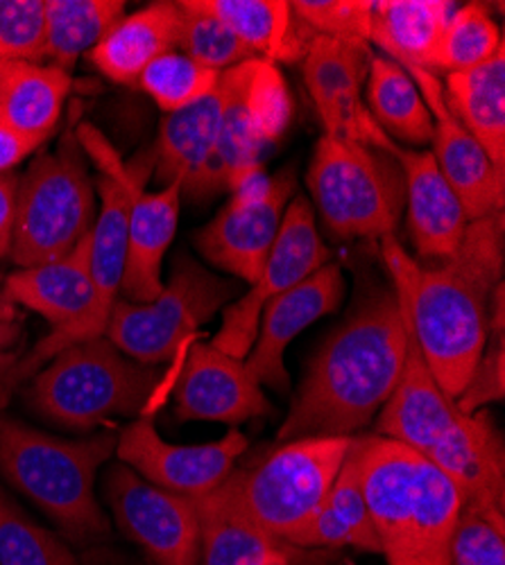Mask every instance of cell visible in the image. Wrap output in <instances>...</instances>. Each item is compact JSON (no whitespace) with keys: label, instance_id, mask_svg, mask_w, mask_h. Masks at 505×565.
<instances>
[{"label":"cell","instance_id":"cell-1","mask_svg":"<svg viewBox=\"0 0 505 565\" xmlns=\"http://www.w3.org/2000/svg\"><path fill=\"white\" fill-rule=\"evenodd\" d=\"M394 286L408 301L412 333L442 392L455 401L487 347L492 295L503 282V213L467 224L457 249L438 265H420L397 243L381 241Z\"/></svg>","mask_w":505,"mask_h":565},{"label":"cell","instance_id":"cell-2","mask_svg":"<svg viewBox=\"0 0 505 565\" xmlns=\"http://www.w3.org/2000/svg\"><path fill=\"white\" fill-rule=\"evenodd\" d=\"M406 349L408 306L401 290L392 286L360 297L311 360L277 441L356 437L392 396Z\"/></svg>","mask_w":505,"mask_h":565},{"label":"cell","instance_id":"cell-3","mask_svg":"<svg viewBox=\"0 0 505 565\" xmlns=\"http://www.w3.org/2000/svg\"><path fill=\"white\" fill-rule=\"evenodd\" d=\"M360 487L388 565H451V534L465 502L422 452L372 435L356 437Z\"/></svg>","mask_w":505,"mask_h":565},{"label":"cell","instance_id":"cell-4","mask_svg":"<svg viewBox=\"0 0 505 565\" xmlns=\"http://www.w3.org/2000/svg\"><path fill=\"white\" fill-rule=\"evenodd\" d=\"M118 435L66 441L0 412V473L75 543L107 541L109 518L94 495L98 468L116 455Z\"/></svg>","mask_w":505,"mask_h":565},{"label":"cell","instance_id":"cell-5","mask_svg":"<svg viewBox=\"0 0 505 565\" xmlns=\"http://www.w3.org/2000/svg\"><path fill=\"white\" fill-rule=\"evenodd\" d=\"M354 437H306L280 444L234 468L213 491L254 527L291 545L323 507Z\"/></svg>","mask_w":505,"mask_h":565},{"label":"cell","instance_id":"cell-6","mask_svg":"<svg viewBox=\"0 0 505 565\" xmlns=\"http://www.w3.org/2000/svg\"><path fill=\"white\" fill-rule=\"evenodd\" d=\"M25 387L30 409L69 430H91L112 416L146 409L159 371L120 353L105 335L64 349Z\"/></svg>","mask_w":505,"mask_h":565},{"label":"cell","instance_id":"cell-7","mask_svg":"<svg viewBox=\"0 0 505 565\" xmlns=\"http://www.w3.org/2000/svg\"><path fill=\"white\" fill-rule=\"evenodd\" d=\"M96 195L77 129H69L55 152H41L19 177L10 258L34 267L71 254L96 224Z\"/></svg>","mask_w":505,"mask_h":565},{"label":"cell","instance_id":"cell-8","mask_svg":"<svg viewBox=\"0 0 505 565\" xmlns=\"http://www.w3.org/2000/svg\"><path fill=\"white\" fill-rule=\"evenodd\" d=\"M306 181L323 224L336 238L394 235L403 213V174L386 150L325 134L315 143Z\"/></svg>","mask_w":505,"mask_h":565},{"label":"cell","instance_id":"cell-9","mask_svg":"<svg viewBox=\"0 0 505 565\" xmlns=\"http://www.w3.org/2000/svg\"><path fill=\"white\" fill-rule=\"evenodd\" d=\"M234 292V282L215 276L191 256H179L168 286L155 301L131 303L118 299L114 303L105 338L136 362H166L227 306Z\"/></svg>","mask_w":505,"mask_h":565},{"label":"cell","instance_id":"cell-10","mask_svg":"<svg viewBox=\"0 0 505 565\" xmlns=\"http://www.w3.org/2000/svg\"><path fill=\"white\" fill-rule=\"evenodd\" d=\"M227 103L222 111L213 159L215 193L229 191L252 172L263 170V159L277 146L293 120V100L280 68L248 60L222 73Z\"/></svg>","mask_w":505,"mask_h":565},{"label":"cell","instance_id":"cell-11","mask_svg":"<svg viewBox=\"0 0 505 565\" xmlns=\"http://www.w3.org/2000/svg\"><path fill=\"white\" fill-rule=\"evenodd\" d=\"M293 195L295 174L291 170L274 177L265 170L248 174L224 209L196 233L198 252L213 267L252 286L277 241Z\"/></svg>","mask_w":505,"mask_h":565},{"label":"cell","instance_id":"cell-12","mask_svg":"<svg viewBox=\"0 0 505 565\" xmlns=\"http://www.w3.org/2000/svg\"><path fill=\"white\" fill-rule=\"evenodd\" d=\"M329 260L332 254L319 238L311 202L304 195H295L256 280L241 299L224 308L220 333L211 340V347L245 360L256 342L265 306L299 286L304 278Z\"/></svg>","mask_w":505,"mask_h":565},{"label":"cell","instance_id":"cell-13","mask_svg":"<svg viewBox=\"0 0 505 565\" xmlns=\"http://www.w3.org/2000/svg\"><path fill=\"white\" fill-rule=\"evenodd\" d=\"M105 500L120 532L152 565H200L202 527L193 498L164 491L129 466L116 463L107 470Z\"/></svg>","mask_w":505,"mask_h":565},{"label":"cell","instance_id":"cell-14","mask_svg":"<svg viewBox=\"0 0 505 565\" xmlns=\"http://www.w3.org/2000/svg\"><path fill=\"white\" fill-rule=\"evenodd\" d=\"M245 450L248 437L241 430H229L222 439L202 446L168 444L150 416L134 420L116 444V457L134 473L164 491L193 500L215 491Z\"/></svg>","mask_w":505,"mask_h":565},{"label":"cell","instance_id":"cell-15","mask_svg":"<svg viewBox=\"0 0 505 565\" xmlns=\"http://www.w3.org/2000/svg\"><path fill=\"white\" fill-rule=\"evenodd\" d=\"M370 43L315 36L304 57V82L325 134L377 148L383 129L362 103Z\"/></svg>","mask_w":505,"mask_h":565},{"label":"cell","instance_id":"cell-16","mask_svg":"<svg viewBox=\"0 0 505 565\" xmlns=\"http://www.w3.org/2000/svg\"><path fill=\"white\" fill-rule=\"evenodd\" d=\"M412 82L418 84L422 98L433 116V157L461 198L467 220H481L503 213L505 204V170H498L478 140L461 125L444 100L442 79L418 66H403Z\"/></svg>","mask_w":505,"mask_h":565},{"label":"cell","instance_id":"cell-17","mask_svg":"<svg viewBox=\"0 0 505 565\" xmlns=\"http://www.w3.org/2000/svg\"><path fill=\"white\" fill-rule=\"evenodd\" d=\"M377 148L386 150L403 174V209L418 256L438 263L449 258L461 245L470 220L433 152L401 148L386 131Z\"/></svg>","mask_w":505,"mask_h":565},{"label":"cell","instance_id":"cell-18","mask_svg":"<svg viewBox=\"0 0 505 565\" xmlns=\"http://www.w3.org/2000/svg\"><path fill=\"white\" fill-rule=\"evenodd\" d=\"M345 299V276L338 263H327L299 286L270 301L261 315L256 342L245 358L248 371L261 385L286 392L291 385L284 364L288 344L317 319L332 315Z\"/></svg>","mask_w":505,"mask_h":565},{"label":"cell","instance_id":"cell-19","mask_svg":"<svg viewBox=\"0 0 505 565\" xmlns=\"http://www.w3.org/2000/svg\"><path fill=\"white\" fill-rule=\"evenodd\" d=\"M272 407L245 360L215 347L196 344L175 385V414L179 420H215L241 426L270 414Z\"/></svg>","mask_w":505,"mask_h":565},{"label":"cell","instance_id":"cell-20","mask_svg":"<svg viewBox=\"0 0 505 565\" xmlns=\"http://www.w3.org/2000/svg\"><path fill=\"white\" fill-rule=\"evenodd\" d=\"M224 103L227 90L220 75V84L209 98L164 116L155 146L150 148L159 188L179 181L181 198H191L193 202L218 195L213 183V159Z\"/></svg>","mask_w":505,"mask_h":565},{"label":"cell","instance_id":"cell-21","mask_svg":"<svg viewBox=\"0 0 505 565\" xmlns=\"http://www.w3.org/2000/svg\"><path fill=\"white\" fill-rule=\"evenodd\" d=\"M394 288L401 290L399 286ZM457 414H461V409H457L455 403L442 392L433 371L429 369L422 355L415 333H412L408 312L406 362L392 396L377 414V435L427 455L429 448L442 437V433L451 426Z\"/></svg>","mask_w":505,"mask_h":565},{"label":"cell","instance_id":"cell-22","mask_svg":"<svg viewBox=\"0 0 505 565\" xmlns=\"http://www.w3.org/2000/svg\"><path fill=\"white\" fill-rule=\"evenodd\" d=\"M144 188L146 183L134 188L127 222V258L120 292L131 303H150L161 295L164 256L175 238L183 200L179 181L155 193Z\"/></svg>","mask_w":505,"mask_h":565},{"label":"cell","instance_id":"cell-23","mask_svg":"<svg viewBox=\"0 0 505 565\" xmlns=\"http://www.w3.org/2000/svg\"><path fill=\"white\" fill-rule=\"evenodd\" d=\"M424 457L463 491L465 500L505 507V446L490 412L457 414Z\"/></svg>","mask_w":505,"mask_h":565},{"label":"cell","instance_id":"cell-24","mask_svg":"<svg viewBox=\"0 0 505 565\" xmlns=\"http://www.w3.org/2000/svg\"><path fill=\"white\" fill-rule=\"evenodd\" d=\"M179 3L161 0L116 21L96 49L88 51V60L107 79L136 84L155 60L179 49Z\"/></svg>","mask_w":505,"mask_h":565},{"label":"cell","instance_id":"cell-25","mask_svg":"<svg viewBox=\"0 0 505 565\" xmlns=\"http://www.w3.org/2000/svg\"><path fill=\"white\" fill-rule=\"evenodd\" d=\"M295 550H343L354 547L360 552L381 554L379 536L370 521V511L360 487V463L356 437L338 470V476L317 513L293 536Z\"/></svg>","mask_w":505,"mask_h":565},{"label":"cell","instance_id":"cell-26","mask_svg":"<svg viewBox=\"0 0 505 565\" xmlns=\"http://www.w3.org/2000/svg\"><path fill=\"white\" fill-rule=\"evenodd\" d=\"M202 8L232 30L252 57L304 62L315 34L295 17L288 0H200Z\"/></svg>","mask_w":505,"mask_h":565},{"label":"cell","instance_id":"cell-27","mask_svg":"<svg viewBox=\"0 0 505 565\" xmlns=\"http://www.w3.org/2000/svg\"><path fill=\"white\" fill-rule=\"evenodd\" d=\"M71 86V73L60 66L0 60V122L45 143L60 125Z\"/></svg>","mask_w":505,"mask_h":565},{"label":"cell","instance_id":"cell-28","mask_svg":"<svg viewBox=\"0 0 505 565\" xmlns=\"http://www.w3.org/2000/svg\"><path fill=\"white\" fill-rule=\"evenodd\" d=\"M442 88L449 111L505 170V45L481 66L446 73Z\"/></svg>","mask_w":505,"mask_h":565},{"label":"cell","instance_id":"cell-29","mask_svg":"<svg viewBox=\"0 0 505 565\" xmlns=\"http://www.w3.org/2000/svg\"><path fill=\"white\" fill-rule=\"evenodd\" d=\"M455 6L449 0H377L370 43L401 66L431 71L435 51Z\"/></svg>","mask_w":505,"mask_h":565},{"label":"cell","instance_id":"cell-30","mask_svg":"<svg viewBox=\"0 0 505 565\" xmlns=\"http://www.w3.org/2000/svg\"><path fill=\"white\" fill-rule=\"evenodd\" d=\"M362 98L375 122L394 143L401 140V143L422 148L433 140V116L418 84L390 57L372 55Z\"/></svg>","mask_w":505,"mask_h":565},{"label":"cell","instance_id":"cell-31","mask_svg":"<svg viewBox=\"0 0 505 565\" xmlns=\"http://www.w3.org/2000/svg\"><path fill=\"white\" fill-rule=\"evenodd\" d=\"M125 0H45V62L71 73L125 17Z\"/></svg>","mask_w":505,"mask_h":565},{"label":"cell","instance_id":"cell-32","mask_svg":"<svg viewBox=\"0 0 505 565\" xmlns=\"http://www.w3.org/2000/svg\"><path fill=\"white\" fill-rule=\"evenodd\" d=\"M196 504L202 527V565H243L245 561L267 552H284L293 558L302 552L254 527L213 491L198 498Z\"/></svg>","mask_w":505,"mask_h":565},{"label":"cell","instance_id":"cell-33","mask_svg":"<svg viewBox=\"0 0 505 565\" xmlns=\"http://www.w3.org/2000/svg\"><path fill=\"white\" fill-rule=\"evenodd\" d=\"M503 45V34L487 8L478 3H467L455 8L440 45L435 51L431 73H457L470 71L487 62Z\"/></svg>","mask_w":505,"mask_h":565},{"label":"cell","instance_id":"cell-34","mask_svg":"<svg viewBox=\"0 0 505 565\" xmlns=\"http://www.w3.org/2000/svg\"><path fill=\"white\" fill-rule=\"evenodd\" d=\"M220 75L183 53H168L141 73L136 86H141L164 114H175L209 98L220 84Z\"/></svg>","mask_w":505,"mask_h":565},{"label":"cell","instance_id":"cell-35","mask_svg":"<svg viewBox=\"0 0 505 565\" xmlns=\"http://www.w3.org/2000/svg\"><path fill=\"white\" fill-rule=\"evenodd\" d=\"M0 565H80L53 532L36 525L0 489Z\"/></svg>","mask_w":505,"mask_h":565},{"label":"cell","instance_id":"cell-36","mask_svg":"<svg viewBox=\"0 0 505 565\" xmlns=\"http://www.w3.org/2000/svg\"><path fill=\"white\" fill-rule=\"evenodd\" d=\"M181 39L179 49L204 68L227 73L252 57L239 36L209 14L200 0H181Z\"/></svg>","mask_w":505,"mask_h":565},{"label":"cell","instance_id":"cell-37","mask_svg":"<svg viewBox=\"0 0 505 565\" xmlns=\"http://www.w3.org/2000/svg\"><path fill=\"white\" fill-rule=\"evenodd\" d=\"M451 565H505V507L465 500L451 534Z\"/></svg>","mask_w":505,"mask_h":565},{"label":"cell","instance_id":"cell-38","mask_svg":"<svg viewBox=\"0 0 505 565\" xmlns=\"http://www.w3.org/2000/svg\"><path fill=\"white\" fill-rule=\"evenodd\" d=\"M0 60L45 64V0H0Z\"/></svg>","mask_w":505,"mask_h":565},{"label":"cell","instance_id":"cell-39","mask_svg":"<svg viewBox=\"0 0 505 565\" xmlns=\"http://www.w3.org/2000/svg\"><path fill=\"white\" fill-rule=\"evenodd\" d=\"M291 8L315 36L370 43L372 0H295Z\"/></svg>","mask_w":505,"mask_h":565},{"label":"cell","instance_id":"cell-40","mask_svg":"<svg viewBox=\"0 0 505 565\" xmlns=\"http://www.w3.org/2000/svg\"><path fill=\"white\" fill-rule=\"evenodd\" d=\"M494 342L483 349L465 390L453 403L463 414H474L490 403L503 401L505 394V351L503 333H490Z\"/></svg>","mask_w":505,"mask_h":565},{"label":"cell","instance_id":"cell-41","mask_svg":"<svg viewBox=\"0 0 505 565\" xmlns=\"http://www.w3.org/2000/svg\"><path fill=\"white\" fill-rule=\"evenodd\" d=\"M43 143L36 138H30L10 125L0 122V177L12 174L28 157L41 150Z\"/></svg>","mask_w":505,"mask_h":565},{"label":"cell","instance_id":"cell-42","mask_svg":"<svg viewBox=\"0 0 505 565\" xmlns=\"http://www.w3.org/2000/svg\"><path fill=\"white\" fill-rule=\"evenodd\" d=\"M17 191L19 177L14 172L0 177V260L10 256L12 252L17 222Z\"/></svg>","mask_w":505,"mask_h":565},{"label":"cell","instance_id":"cell-43","mask_svg":"<svg viewBox=\"0 0 505 565\" xmlns=\"http://www.w3.org/2000/svg\"><path fill=\"white\" fill-rule=\"evenodd\" d=\"M19 335H21V326L17 321L0 319V353L10 349V347H14Z\"/></svg>","mask_w":505,"mask_h":565},{"label":"cell","instance_id":"cell-44","mask_svg":"<svg viewBox=\"0 0 505 565\" xmlns=\"http://www.w3.org/2000/svg\"><path fill=\"white\" fill-rule=\"evenodd\" d=\"M291 556L284 552H267L261 556H254L250 561H245L243 565H291Z\"/></svg>","mask_w":505,"mask_h":565}]
</instances>
